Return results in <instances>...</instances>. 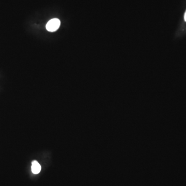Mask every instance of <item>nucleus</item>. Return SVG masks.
<instances>
[{
	"mask_svg": "<svg viewBox=\"0 0 186 186\" xmlns=\"http://www.w3.org/2000/svg\"><path fill=\"white\" fill-rule=\"evenodd\" d=\"M31 169L33 173H34V174H37L40 172L41 167L37 161H34L32 162Z\"/></svg>",
	"mask_w": 186,
	"mask_h": 186,
	"instance_id": "f03ea898",
	"label": "nucleus"
},
{
	"mask_svg": "<svg viewBox=\"0 0 186 186\" xmlns=\"http://www.w3.org/2000/svg\"><path fill=\"white\" fill-rule=\"evenodd\" d=\"M184 18H185V21L186 22V13H185V16H184Z\"/></svg>",
	"mask_w": 186,
	"mask_h": 186,
	"instance_id": "7ed1b4c3",
	"label": "nucleus"
},
{
	"mask_svg": "<svg viewBox=\"0 0 186 186\" xmlns=\"http://www.w3.org/2000/svg\"><path fill=\"white\" fill-rule=\"evenodd\" d=\"M61 22L59 19L54 18L48 21L46 24V29L51 32H55L59 29Z\"/></svg>",
	"mask_w": 186,
	"mask_h": 186,
	"instance_id": "f257e3e1",
	"label": "nucleus"
}]
</instances>
